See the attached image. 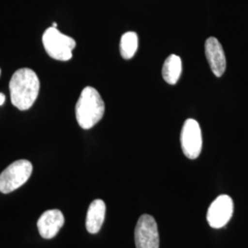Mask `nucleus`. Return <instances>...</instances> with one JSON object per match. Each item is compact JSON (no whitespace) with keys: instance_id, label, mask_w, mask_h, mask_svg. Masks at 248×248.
<instances>
[{"instance_id":"obj_2","label":"nucleus","mask_w":248,"mask_h":248,"mask_svg":"<svg viewBox=\"0 0 248 248\" xmlns=\"http://www.w3.org/2000/svg\"><path fill=\"white\" fill-rule=\"evenodd\" d=\"M105 103L98 90L86 87L82 90L76 105V118L80 127L89 130L103 118Z\"/></svg>"},{"instance_id":"obj_10","label":"nucleus","mask_w":248,"mask_h":248,"mask_svg":"<svg viewBox=\"0 0 248 248\" xmlns=\"http://www.w3.org/2000/svg\"><path fill=\"white\" fill-rule=\"evenodd\" d=\"M106 213V205L102 200H95L89 205L86 227L89 233H97L101 229Z\"/></svg>"},{"instance_id":"obj_7","label":"nucleus","mask_w":248,"mask_h":248,"mask_svg":"<svg viewBox=\"0 0 248 248\" xmlns=\"http://www.w3.org/2000/svg\"><path fill=\"white\" fill-rule=\"evenodd\" d=\"M233 213V202L230 196L220 195L214 200L208 209L207 221L214 229L224 227Z\"/></svg>"},{"instance_id":"obj_5","label":"nucleus","mask_w":248,"mask_h":248,"mask_svg":"<svg viewBox=\"0 0 248 248\" xmlns=\"http://www.w3.org/2000/svg\"><path fill=\"white\" fill-rule=\"evenodd\" d=\"M183 154L188 159H196L202 152V136L201 126L193 119H187L183 124L180 134Z\"/></svg>"},{"instance_id":"obj_9","label":"nucleus","mask_w":248,"mask_h":248,"mask_svg":"<svg viewBox=\"0 0 248 248\" xmlns=\"http://www.w3.org/2000/svg\"><path fill=\"white\" fill-rule=\"evenodd\" d=\"M64 223V217L59 210L46 211L39 218L37 226L41 236L45 239H52Z\"/></svg>"},{"instance_id":"obj_15","label":"nucleus","mask_w":248,"mask_h":248,"mask_svg":"<svg viewBox=\"0 0 248 248\" xmlns=\"http://www.w3.org/2000/svg\"><path fill=\"white\" fill-rule=\"evenodd\" d=\"M0 74H1V70H0Z\"/></svg>"},{"instance_id":"obj_13","label":"nucleus","mask_w":248,"mask_h":248,"mask_svg":"<svg viewBox=\"0 0 248 248\" xmlns=\"http://www.w3.org/2000/svg\"><path fill=\"white\" fill-rule=\"evenodd\" d=\"M5 100H6L5 95L3 93H0V106L5 103Z\"/></svg>"},{"instance_id":"obj_3","label":"nucleus","mask_w":248,"mask_h":248,"mask_svg":"<svg viewBox=\"0 0 248 248\" xmlns=\"http://www.w3.org/2000/svg\"><path fill=\"white\" fill-rule=\"evenodd\" d=\"M45 51L50 57L58 61H69L76 47V41L69 36L62 34L57 28H48L43 35Z\"/></svg>"},{"instance_id":"obj_8","label":"nucleus","mask_w":248,"mask_h":248,"mask_svg":"<svg viewBox=\"0 0 248 248\" xmlns=\"http://www.w3.org/2000/svg\"><path fill=\"white\" fill-rule=\"evenodd\" d=\"M205 54L210 67L217 78H221L226 69V58L220 42L210 37L205 43Z\"/></svg>"},{"instance_id":"obj_6","label":"nucleus","mask_w":248,"mask_h":248,"mask_svg":"<svg viewBox=\"0 0 248 248\" xmlns=\"http://www.w3.org/2000/svg\"><path fill=\"white\" fill-rule=\"evenodd\" d=\"M134 241L136 248H159L157 223L149 214L142 215L135 227Z\"/></svg>"},{"instance_id":"obj_1","label":"nucleus","mask_w":248,"mask_h":248,"mask_svg":"<svg viewBox=\"0 0 248 248\" xmlns=\"http://www.w3.org/2000/svg\"><path fill=\"white\" fill-rule=\"evenodd\" d=\"M11 102L19 110H27L34 104L40 91V80L35 72L21 68L14 73L9 82Z\"/></svg>"},{"instance_id":"obj_12","label":"nucleus","mask_w":248,"mask_h":248,"mask_svg":"<svg viewBox=\"0 0 248 248\" xmlns=\"http://www.w3.org/2000/svg\"><path fill=\"white\" fill-rule=\"evenodd\" d=\"M138 49V36L134 31L125 32L122 36L120 44V52L124 59L133 58Z\"/></svg>"},{"instance_id":"obj_11","label":"nucleus","mask_w":248,"mask_h":248,"mask_svg":"<svg viewBox=\"0 0 248 248\" xmlns=\"http://www.w3.org/2000/svg\"><path fill=\"white\" fill-rule=\"evenodd\" d=\"M182 72V62L179 56L171 54L166 59L162 68L163 78L170 85L177 83Z\"/></svg>"},{"instance_id":"obj_14","label":"nucleus","mask_w":248,"mask_h":248,"mask_svg":"<svg viewBox=\"0 0 248 248\" xmlns=\"http://www.w3.org/2000/svg\"><path fill=\"white\" fill-rule=\"evenodd\" d=\"M52 27H53V28H57V24H56V23H55V22H53V26H52Z\"/></svg>"},{"instance_id":"obj_4","label":"nucleus","mask_w":248,"mask_h":248,"mask_svg":"<svg viewBox=\"0 0 248 248\" xmlns=\"http://www.w3.org/2000/svg\"><path fill=\"white\" fill-rule=\"evenodd\" d=\"M32 173L30 161L20 159L9 165L0 174V192L8 194L24 185Z\"/></svg>"}]
</instances>
